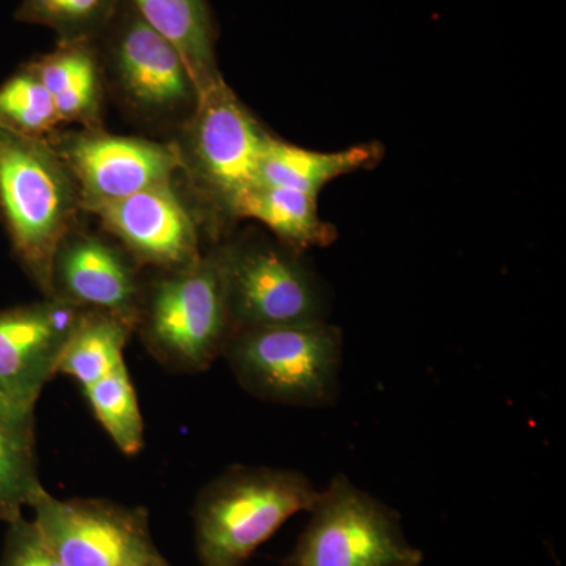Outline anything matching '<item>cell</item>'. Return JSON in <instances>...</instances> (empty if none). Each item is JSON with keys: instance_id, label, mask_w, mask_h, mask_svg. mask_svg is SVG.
<instances>
[{"instance_id": "obj_5", "label": "cell", "mask_w": 566, "mask_h": 566, "mask_svg": "<svg viewBox=\"0 0 566 566\" xmlns=\"http://www.w3.org/2000/svg\"><path fill=\"white\" fill-rule=\"evenodd\" d=\"M283 566H419L422 551L406 539L400 516L335 475Z\"/></svg>"}, {"instance_id": "obj_19", "label": "cell", "mask_w": 566, "mask_h": 566, "mask_svg": "<svg viewBox=\"0 0 566 566\" xmlns=\"http://www.w3.org/2000/svg\"><path fill=\"white\" fill-rule=\"evenodd\" d=\"M31 69L51 93L61 120H76L95 109L98 70L88 39L65 41Z\"/></svg>"}, {"instance_id": "obj_9", "label": "cell", "mask_w": 566, "mask_h": 566, "mask_svg": "<svg viewBox=\"0 0 566 566\" xmlns=\"http://www.w3.org/2000/svg\"><path fill=\"white\" fill-rule=\"evenodd\" d=\"M80 315L62 300L0 311V405L35 412Z\"/></svg>"}, {"instance_id": "obj_13", "label": "cell", "mask_w": 566, "mask_h": 566, "mask_svg": "<svg viewBox=\"0 0 566 566\" xmlns=\"http://www.w3.org/2000/svg\"><path fill=\"white\" fill-rule=\"evenodd\" d=\"M57 286L59 300L76 307L107 312L136 324V275L120 253L93 237L63 241L54 262L52 290Z\"/></svg>"}, {"instance_id": "obj_2", "label": "cell", "mask_w": 566, "mask_h": 566, "mask_svg": "<svg viewBox=\"0 0 566 566\" xmlns=\"http://www.w3.org/2000/svg\"><path fill=\"white\" fill-rule=\"evenodd\" d=\"M344 335L326 322L234 333L222 356L238 382L260 400L324 408L340 392Z\"/></svg>"}, {"instance_id": "obj_7", "label": "cell", "mask_w": 566, "mask_h": 566, "mask_svg": "<svg viewBox=\"0 0 566 566\" xmlns=\"http://www.w3.org/2000/svg\"><path fill=\"white\" fill-rule=\"evenodd\" d=\"M29 509L44 545L63 566H133L158 554L140 506L59 499L41 485Z\"/></svg>"}, {"instance_id": "obj_21", "label": "cell", "mask_w": 566, "mask_h": 566, "mask_svg": "<svg viewBox=\"0 0 566 566\" xmlns=\"http://www.w3.org/2000/svg\"><path fill=\"white\" fill-rule=\"evenodd\" d=\"M59 122L54 99L32 69L14 74L0 87V128L40 139Z\"/></svg>"}, {"instance_id": "obj_17", "label": "cell", "mask_w": 566, "mask_h": 566, "mask_svg": "<svg viewBox=\"0 0 566 566\" xmlns=\"http://www.w3.org/2000/svg\"><path fill=\"white\" fill-rule=\"evenodd\" d=\"M134 327L136 324L107 312H81L63 345L57 375L70 376L81 389L95 385L125 364Z\"/></svg>"}, {"instance_id": "obj_22", "label": "cell", "mask_w": 566, "mask_h": 566, "mask_svg": "<svg viewBox=\"0 0 566 566\" xmlns=\"http://www.w3.org/2000/svg\"><path fill=\"white\" fill-rule=\"evenodd\" d=\"M117 0H24L17 20L55 29L65 41L84 40L109 24Z\"/></svg>"}, {"instance_id": "obj_15", "label": "cell", "mask_w": 566, "mask_h": 566, "mask_svg": "<svg viewBox=\"0 0 566 566\" xmlns=\"http://www.w3.org/2000/svg\"><path fill=\"white\" fill-rule=\"evenodd\" d=\"M142 20L180 52L196 91L218 77L207 0H128Z\"/></svg>"}, {"instance_id": "obj_16", "label": "cell", "mask_w": 566, "mask_h": 566, "mask_svg": "<svg viewBox=\"0 0 566 566\" xmlns=\"http://www.w3.org/2000/svg\"><path fill=\"white\" fill-rule=\"evenodd\" d=\"M240 218L255 219L289 244L293 251L333 243L335 232L319 219L316 196L296 189L259 185L230 207Z\"/></svg>"}, {"instance_id": "obj_20", "label": "cell", "mask_w": 566, "mask_h": 566, "mask_svg": "<svg viewBox=\"0 0 566 566\" xmlns=\"http://www.w3.org/2000/svg\"><path fill=\"white\" fill-rule=\"evenodd\" d=\"M82 392L118 450L137 455L144 449V417L126 363Z\"/></svg>"}, {"instance_id": "obj_11", "label": "cell", "mask_w": 566, "mask_h": 566, "mask_svg": "<svg viewBox=\"0 0 566 566\" xmlns=\"http://www.w3.org/2000/svg\"><path fill=\"white\" fill-rule=\"evenodd\" d=\"M63 158L81 181L88 203L125 199L169 182L181 163L166 145L109 134L76 137Z\"/></svg>"}, {"instance_id": "obj_23", "label": "cell", "mask_w": 566, "mask_h": 566, "mask_svg": "<svg viewBox=\"0 0 566 566\" xmlns=\"http://www.w3.org/2000/svg\"><path fill=\"white\" fill-rule=\"evenodd\" d=\"M0 566H63L61 560L44 545L32 520H20L9 524Z\"/></svg>"}, {"instance_id": "obj_8", "label": "cell", "mask_w": 566, "mask_h": 566, "mask_svg": "<svg viewBox=\"0 0 566 566\" xmlns=\"http://www.w3.org/2000/svg\"><path fill=\"white\" fill-rule=\"evenodd\" d=\"M197 95L193 151L203 177L230 208L260 185V164L270 136L221 77Z\"/></svg>"}, {"instance_id": "obj_1", "label": "cell", "mask_w": 566, "mask_h": 566, "mask_svg": "<svg viewBox=\"0 0 566 566\" xmlns=\"http://www.w3.org/2000/svg\"><path fill=\"white\" fill-rule=\"evenodd\" d=\"M307 475L290 469L233 465L203 488L193 506L202 566H244L290 520L318 501Z\"/></svg>"}, {"instance_id": "obj_4", "label": "cell", "mask_w": 566, "mask_h": 566, "mask_svg": "<svg viewBox=\"0 0 566 566\" xmlns=\"http://www.w3.org/2000/svg\"><path fill=\"white\" fill-rule=\"evenodd\" d=\"M153 286L142 340L158 363L182 374L208 370L232 335L218 255L200 256Z\"/></svg>"}, {"instance_id": "obj_10", "label": "cell", "mask_w": 566, "mask_h": 566, "mask_svg": "<svg viewBox=\"0 0 566 566\" xmlns=\"http://www.w3.org/2000/svg\"><path fill=\"white\" fill-rule=\"evenodd\" d=\"M88 208L142 262L180 270L200 259L196 222L169 182Z\"/></svg>"}, {"instance_id": "obj_3", "label": "cell", "mask_w": 566, "mask_h": 566, "mask_svg": "<svg viewBox=\"0 0 566 566\" xmlns=\"http://www.w3.org/2000/svg\"><path fill=\"white\" fill-rule=\"evenodd\" d=\"M71 200L65 167L54 153L39 137L0 128V211L14 252L46 292L69 229Z\"/></svg>"}, {"instance_id": "obj_12", "label": "cell", "mask_w": 566, "mask_h": 566, "mask_svg": "<svg viewBox=\"0 0 566 566\" xmlns=\"http://www.w3.org/2000/svg\"><path fill=\"white\" fill-rule=\"evenodd\" d=\"M111 33L118 76L137 102L150 107H174L196 91L180 52L153 31L128 0Z\"/></svg>"}, {"instance_id": "obj_24", "label": "cell", "mask_w": 566, "mask_h": 566, "mask_svg": "<svg viewBox=\"0 0 566 566\" xmlns=\"http://www.w3.org/2000/svg\"><path fill=\"white\" fill-rule=\"evenodd\" d=\"M133 566H170L164 560L161 554H155V556L145 558V560L139 562V564Z\"/></svg>"}, {"instance_id": "obj_14", "label": "cell", "mask_w": 566, "mask_h": 566, "mask_svg": "<svg viewBox=\"0 0 566 566\" xmlns=\"http://www.w3.org/2000/svg\"><path fill=\"white\" fill-rule=\"evenodd\" d=\"M381 148L354 145L340 151H315L268 137L260 164V185L296 189L318 197L319 191L342 175L370 167Z\"/></svg>"}, {"instance_id": "obj_6", "label": "cell", "mask_w": 566, "mask_h": 566, "mask_svg": "<svg viewBox=\"0 0 566 566\" xmlns=\"http://www.w3.org/2000/svg\"><path fill=\"white\" fill-rule=\"evenodd\" d=\"M218 260L232 335L256 327L326 322L322 289L294 253L249 243L226 249Z\"/></svg>"}, {"instance_id": "obj_18", "label": "cell", "mask_w": 566, "mask_h": 566, "mask_svg": "<svg viewBox=\"0 0 566 566\" xmlns=\"http://www.w3.org/2000/svg\"><path fill=\"white\" fill-rule=\"evenodd\" d=\"M40 482L35 449V412L0 405V523L24 516Z\"/></svg>"}]
</instances>
